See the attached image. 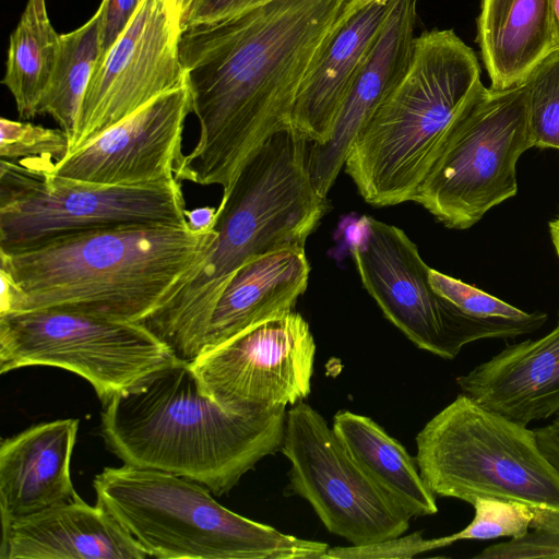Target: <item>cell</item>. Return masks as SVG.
Instances as JSON below:
<instances>
[{
  "label": "cell",
  "mask_w": 559,
  "mask_h": 559,
  "mask_svg": "<svg viewBox=\"0 0 559 559\" xmlns=\"http://www.w3.org/2000/svg\"><path fill=\"white\" fill-rule=\"evenodd\" d=\"M417 0H392L376 40L346 93L331 136L309 144V171L317 191L326 197L344 166L357 133L403 78L413 51Z\"/></svg>",
  "instance_id": "2e32d148"
},
{
  "label": "cell",
  "mask_w": 559,
  "mask_h": 559,
  "mask_svg": "<svg viewBox=\"0 0 559 559\" xmlns=\"http://www.w3.org/2000/svg\"><path fill=\"white\" fill-rule=\"evenodd\" d=\"M429 282L433 289L464 313L480 319L526 320L525 312L473 285L430 267Z\"/></svg>",
  "instance_id": "f1b7e54d"
},
{
  "label": "cell",
  "mask_w": 559,
  "mask_h": 559,
  "mask_svg": "<svg viewBox=\"0 0 559 559\" xmlns=\"http://www.w3.org/2000/svg\"><path fill=\"white\" fill-rule=\"evenodd\" d=\"M100 10L79 28L61 35L53 75L38 115H49L69 138H74L81 104L100 56Z\"/></svg>",
  "instance_id": "d4e9b609"
},
{
  "label": "cell",
  "mask_w": 559,
  "mask_h": 559,
  "mask_svg": "<svg viewBox=\"0 0 559 559\" xmlns=\"http://www.w3.org/2000/svg\"><path fill=\"white\" fill-rule=\"evenodd\" d=\"M449 545L448 536L426 539L417 532L372 544L330 547L322 559H411Z\"/></svg>",
  "instance_id": "f546056e"
},
{
  "label": "cell",
  "mask_w": 559,
  "mask_h": 559,
  "mask_svg": "<svg viewBox=\"0 0 559 559\" xmlns=\"http://www.w3.org/2000/svg\"><path fill=\"white\" fill-rule=\"evenodd\" d=\"M548 228L555 251L559 257V214L548 223Z\"/></svg>",
  "instance_id": "d590c367"
},
{
  "label": "cell",
  "mask_w": 559,
  "mask_h": 559,
  "mask_svg": "<svg viewBox=\"0 0 559 559\" xmlns=\"http://www.w3.org/2000/svg\"><path fill=\"white\" fill-rule=\"evenodd\" d=\"M475 51L453 29L414 39L408 67L353 141L344 166L376 206L412 201L454 117L481 85Z\"/></svg>",
  "instance_id": "5b68a950"
},
{
  "label": "cell",
  "mask_w": 559,
  "mask_h": 559,
  "mask_svg": "<svg viewBox=\"0 0 559 559\" xmlns=\"http://www.w3.org/2000/svg\"><path fill=\"white\" fill-rule=\"evenodd\" d=\"M171 11L180 19L182 28L194 0H166Z\"/></svg>",
  "instance_id": "836d02e7"
},
{
  "label": "cell",
  "mask_w": 559,
  "mask_h": 559,
  "mask_svg": "<svg viewBox=\"0 0 559 559\" xmlns=\"http://www.w3.org/2000/svg\"><path fill=\"white\" fill-rule=\"evenodd\" d=\"M144 547L102 506L73 499L2 532L1 559H145Z\"/></svg>",
  "instance_id": "ffe728a7"
},
{
  "label": "cell",
  "mask_w": 559,
  "mask_h": 559,
  "mask_svg": "<svg viewBox=\"0 0 559 559\" xmlns=\"http://www.w3.org/2000/svg\"><path fill=\"white\" fill-rule=\"evenodd\" d=\"M97 504L159 559H322L330 546L254 522L170 473L123 464L93 480Z\"/></svg>",
  "instance_id": "8992f818"
},
{
  "label": "cell",
  "mask_w": 559,
  "mask_h": 559,
  "mask_svg": "<svg viewBox=\"0 0 559 559\" xmlns=\"http://www.w3.org/2000/svg\"><path fill=\"white\" fill-rule=\"evenodd\" d=\"M69 153V138L61 129L32 122L0 119V157L4 160L58 162Z\"/></svg>",
  "instance_id": "83f0119b"
},
{
  "label": "cell",
  "mask_w": 559,
  "mask_h": 559,
  "mask_svg": "<svg viewBox=\"0 0 559 559\" xmlns=\"http://www.w3.org/2000/svg\"><path fill=\"white\" fill-rule=\"evenodd\" d=\"M310 142L294 129L269 138L247 160L216 207V239L192 277L143 323L177 358L192 361L213 309L249 260L305 249L329 210L309 171Z\"/></svg>",
  "instance_id": "3957f363"
},
{
  "label": "cell",
  "mask_w": 559,
  "mask_h": 559,
  "mask_svg": "<svg viewBox=\"0 0 559 559\" xmlns=\"http://www.w3.org/2000/svg\"><path fill=\"white\" fill-rule=\"evenodd\" d=\"M282 453L289 488L307 500L326 530L350 545L403 535L411 516L352 457L323 416L297 402L287 412Z\"/></svg>",
  "instance_id": "7c38bea8"
},
{
  "label": "cell",
  "mask_w": 559,
  "mask_h": 559,
  "mask_svg": "<svg viewBox=\"0 0 559 559\" xmlns=\"http://www.w3.org/2000/svg\"><path fill=\"white\" fill-rule=\"evenodd\" d=\"M524 82L533 147L559 150V49L547 55Z\"/></svg>",
  "instance_id": "484cf974"
},
{
  "label": "cell",
  "mask_w": 559,
  "mask_h": 559,
  "mask_svg": "<svg viewBox=\"0 0 559 559\" xmlns=\"http://www.w3.org/2000/svg\"><path fill=\"white\" fill-rule=\"evenodd\" d=\"M188 225L193 230H205L214 227L216 207L203 206L186 212Z\"/></svg>",
  "instance_id": "d6a6232c"
},
{
  "label": "cell",
  "mask_w": 559,
  "mask_h": 559,
  "mask_svg": "<svg viewBox=\"0 0 559 559\" xmlns=\"http://www.w3.org/2000/svg\"><path fill=\"white\" fill-rule=\"evenodd\" d=\"M455 381L484 408L525 426L559 415V312L546 335L507 344Z\"/></svg>",
  "instance_id": "ac0fdd59"
},
{
  "label": "cell",
  "mask_w": 559,
  "mask_h": 559,
  "mask_svg": "<svg viewBox=\"0 0 559 559\" xmlns=\"http://www.w3.org/2000/svg\"><path fill=\"white\" fill-rule=\"evenodd\" d=\"M191 96L186 85L154 98L83 147L55 162L53 174L86 182L143 186L176 178Z\"/></svg>",
  "instance_id": "9a60e30c"
},
{
  "label": "cell",
  "mask_w": 559,
  "mask_h": 559,
  "mask_svg": "<svg viewBox=\"0 0 559 559\" xmlns=\"http://www.w3.org/2000/svg\"><path fill=\"white\" fill-rule=\"evenodd\" d=\"M476 41L491 88L524 83L554 50L549 0H481Z\"/></svg>",
  "instance_id": "7402d4cb"
},
{
  "label": "cell",
  "mask_w": 559,
  "mask_h": 559,
  "mask_svg": "<svg viewBox=\"0 0 559 559\" xmlns=\"http://www.w3.org/2000/svg\"><path fill=\"white\" fill-rule=\"evenodd\" d=\"M79 425L76 418L40 423L1 441L2 532L17 520L74 498L71 457Z\"/></svg>",
  "instance_id": "d6986e66"
},
{
  "label": "cell",
  "mask_w": 559,
  "mask_h": 559,
  "mask_svg": "<svg viewBox=\"0 0 559 559\" xmlns=\"http://www.w3.org/2000/svg\"><path fill=\"white\" fill-rule=\"evenodd\" d=\"M554 50L559 49V0H549Z\"/></svg>",
  "instance_id": "e575fe53"
},
{
  "label": "cell",
  "mask_w": 559,
  "mask_h": 559,
  "mask_svg": "<svg viewBox=\"0 0 559 559\" xmlns=\"http://www.w3.org/2000/svg\"><path fill=\"white\" fill-rule=\"evenodd\" d=\"M314 355L308 322L292 310L202 353L190 365L212 400L248 414L306 399Z\"/></svg>",
  "instance_id": "4fadbf2b"
},
{
  "label": "cell",
  "mask_w": 559,
  "mask_h": 559,
  "mask_svg": "<svg viewBox=\"0 0 559 559\" xmlns=\"http://www.w3.org/2000/svg\"><path fill=\"white\" fill-rule=\"evenodd\" d=\"M526 82L481 84L449 126L413 200L451 229H468L518 193L516 163L533 147Z\"/></svg>",
  "instance_id": "ba28073f"
},
{
  "label": "cell",
  "mask_w": 559,
  "mask_h": 559,
  "mask_svg": "<svg viewBox=\"0 0 559 559\" xmlns=\"http://www.w3.org/2000/svg\"><path fill=\"white\" fill-rule=\"evenodd\" d=\"M392 0H350L346 12L302 80L290 128L313 144H324L352 81L388 16Z\"/></svg>",
  "instance_id": "e0dca14e"
},
{
  "label": "cell",
  "mask_w": 559,
  "mask_h": 559,
  "mask_svg": "<svg viewBox=\"0 0 559 559\" xmlns=\"http://www.w3.org/2000/svg\"><path fill=\"white\" fill-rule=\"evenodd\" d=\"M271 1L273 0H194L185 26L229 17Z\"/></svg>",
  "instance_id": "1f68e13d"
},
{
  "label": "cell",
  "mask_w": 559,
  "mask_h": 559,
  "mask_svg": "<svg viewBox=\"0 0 559 559\" xmlns=\"http://www.w3.org/2000/svg\"><path fill=\"white\" fill-rule=\"evenodd\" d=\"M475 514L462 531L448 536L450 545L463 539L520 538L532 528L534 511L523 502L493 497L477 498Z\"/></svg>",
  "instance_id": "4316f807"
},
{
  "label": "cell",
  "mask_w": 559,
  "mask_h": 559,
  "mask_svg": "<svg viewBox=\"0 0 559 559\" xmlns=\"http://www.w3.org/2000/svg\"><path fill=\"white\" fill-rule=\"evenodd\" d=\"M332 428L366 475L411 518L438 512L436 495L423 478L416 459L376 421L340 411Z\"/></svg>",
  "instance_id": "603a6c76"
},
{
  "label": "cell",
  "mask_w": 559,
  "mask_h": 559,
  "mask_svg": "<svg viewBox=\"0 0 559 559\" xmlns=\"http://www.w3.org/2000/svg\"><path fill=\"white\" fill-rule=\"evenodd\" d=\"M309 275L305 249L278 250L246 262L217 300L200 341L198 356L294 310L307 289Z\"/></svg>",
  "instance_id": "44dd1931"
},
{
  "label": "cell",
  "mask_w": 559,
  "mask_h": 559,
  "mask_svg": "<svg viewBox=\"0 0 559 559\" xmlns=\"http://www.w3.org/2000/svg\"><path fill=\"white\" fill-rule=\"evenodd\" d=\"M60 40L61 34L51 24L46 0H28L10 36L2 80L22 119L38 116L56 69Z\"/></svg>",
  "instance_id": "cb8c5ba5"
},
{
  "label": "cell",
  "mask_w": 559,
  "mask_h": 559,
  "mask_svg": "<svg viewBox=\"0 0 559 559\" xmlns=\"http://www.w3.org/2000/svg\"><path fill=\"white\" fill-rule=\"evenodd\" d=\"M419 472L436 496L473 504L516 500L535 518L559 514V472L535 429L484 408L461 393L416 437Z\"/></svg>",
  "instance_id": "52a82bcc"
},
{
  "label": "cell",
  "mask_w": 559,
  "mask_h": 559,
  "mask_svg": "<svg viewBox=\"0 0 559 559\" xmlns=\"http://www.w3.org/2000/svg\"><path fill=\"white\" fill-rule=\"evenodd\" d=\"M53 160H0V249L132 224L188 225L181 181L112 186L52 173Z\"/></svg>",
  "instance_id": "9c48e42d"
},
{
  "label": "cell",
  "mask_w": 559,
  "mask_h": 559,
  "mask_svg": "<svg viewBox=\"0 0 559 559\" xmlns=\"http://www.w3.org/2000/svg\"><path fill=\"white\" fill-rule=\"evenodd\" d=\"M350 0H273L229 17L186 25L179 56L199 121L179 181L219 185L290 128L302 80Z\"/></svg>",
  "instance_id": "6da1fadb"
},
{
  "label": "cell",
  "mask_w": 559,
  "mask_h": 559,
  "mask_svg": "<svg viewBox=\"0 0 559 559\" xmlns=\"http://www.w3.org/2000/svg\"><path fill=\"white\" fill-rule=\"evenodd\" d=\"M180 19L166 0H142L98 59L79 111L72 153L159 95L186 85Z\"/></svg>",
  "instance_id": "5bb4252c"
},
{
  "label": "cell",
  "mask_w": 559,
  "mask_h": 559,
  "mask_svg": "<svg viewBox=\"0 0 559 559\" xmlns=\"http://www.w3.org/2000/svg\"><path fill=\"white\" fill-rule=\"evenodd\" d=\"M359 277L384 317L413 344L443 359L485 338H514L539 330L548 319L534 311L526 320L468 316L439 295L429 282L430 267L417 246L399 227L364 216L349 248Z\"/></svg>",
  "instance_id": "8fae6325"
},
{
  "label": "cell",
  "mask_w": 559,
  "mask_h": 559,
  "mask_svg": "<svg viewBox=\"0 0 559 559\" xmlns=\"http://www.w3.org/2000/svg\"><path fill=\"white\" fill-rule=\"evenodd\" d=\"M357 1H368V0H357Z\"/></svg>",
  "instance_id": "8d00e7d4"
},
{
  "label": "cell",
  "mask_w": 559,
  "mask_h": 559,
  "mask_svg": "<svg viewBox=\"0 0 559 559\" xmlns=\"http://www.w3.org/2000/svg\"><path fill=\"white\" fill-rule=\"evenodd\" d=\"M177 359L144 323L35 309L0 314V373L31 366L85 379L105 405Z\"/></svg>",
  "instance_id": "30bf717a"
},
{
  "label": "cell",
  "mask_w": 559,
  "mask_h": 559,
  "mask_svg": "<svg viewBox=\"0 0 559 559\" xmlns=\"http://www.w3.org/2000/svg\"><path fill=\"white\" fill-rule=\"evenodd\" d=\"M217 233L132 224L0 249V314L55 309L143 323L206 259Z\"/></svg>",
  "instance_id": "7a4b0ae2"
},
{
  "label": "cell",
  "mask_w": 559,
  "mask_h": 559,
  "mask_svg": "<svg viewBox=\"0 0 559 559\" xmlns=\"http://www.w3.org/2000/svg\"><path fill=\"white\" fill-rule=\"evenodd\" d=\"M142 0H102L100 56H103L126 29ZM99 56V58H100Z\"/></svg>",
  "instance_id": "4dcf8cb0"
},
{
  "label": "cell",
  "mask_w": 559,
  "mask_h": 559,
  "mask_svg": "<svg viewBox=\"0 0 559 559\" xmlns=\"http://www.w3.org/2000/svg\"><path fill=\"white\" fill-rule=\"evenodd\" d=\"M286 406L228 411L200 386L189 361L175 359L104 405L100 433L123 464L174 474L216 496L281 450Z\"/></svg>",
  "instance_id": "277c9868"
}]
</instances>
